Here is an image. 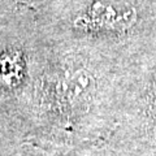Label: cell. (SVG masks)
I'll return each instance as SVG.
<instances>
[{"label":"cell","mask_w":156,"mask_h":156,"mask_svg":"<svg viewBox=\"0 0 156 156\" xmlns=\"http://www.w3.org/2000/svg\"><path fill=\"white\" fill-rule=\"evenodd\" d=\"M136 12L133 7L119 3L95 0L85 14L77 18L76 26L92 30L122 31L135 23Z\"/></svg>","instance_id":"obj_1"},{"label":"cell","mask_w":156,"mask_h":156,"mask_svg":"<svg viewBox=\"0 0 156 156\" xmlns=\"http://www.w3.org/2000/svg\"><path fill=\"white\" fill-rule=\"evenodd\" d=\"M94 77L83 68L66 70L57 85L58 99L64 105L72 109L87 103L94 94Z\"/></svg>","instance_id":"obj_2"},{"label":"cell","mask_w":156,"mask_h":156,"mask_svg":"<svg viewBox=\"0 0 156 156\" xmlns=\"http://www.w3.org/2000/svg\"><path fill=\"white\" fill-rule=\"evenodd\" d=\"M21 70L18 64V60L16 57L7 56L0 60V82L9 83L11 81L16 80L18 77V73Z\"/></svg>","instance_id":"obj_3"},{"label":"cell","mask_w":156,"mask_h":156,"mask_svg":"<svg viewBox=\"0 0 156 156\" xmlns=\"http://www.w3.org/2000/svg\"><path fill=\"white\" fill-rule=\"evenodd\" d=\"M150 112L154 121L156 122V73L154 74V80L150 90Z\"/></svg>","instance_id":"obj_4"}]
</instances>
